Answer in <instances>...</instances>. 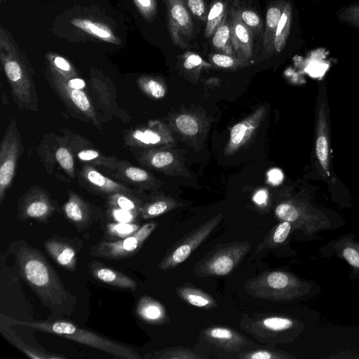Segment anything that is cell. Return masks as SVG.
I'll return each mask as SVG.
<instances>
[{"label":"cell","instance_id":"50","mask_svg":"<svg viewBox=\"0 0 359 359\" xmlns=\"http://www.w3.org/2000/svg\"><path fill=\"white\" fill-rule=\"evenodd\" d=\"M51 65L56 69L65 72L74 71V68L67 60L58 55L53 57Z\"/></svg>","mask_w":359,"mask_h":359},{"label":"cell","instance_id":"27","mask_svg":"<svg viewBox=\"0 0 359 359\" xmlns=\"http://www.w3.org/2000/svg\"><path fill=\"white\" fill-rule=\"evenodd\" d=\"M292 20V7L290 1L285 3L279 20L274 39V51L281 52L289 37Z\"/></svg>","mask_w":359,"mask_h":359},{"label":"cell","instance_id":"34","mask_svg":"<svg viewBox=\"0 0 359 359\" xmlns=\"http://www.w3.org/2000/svg\"><path fill=\"white\" fill-rule=\"evenodd\" d=\"M91 84L93 88L97 92L100 101L105 109L111 110L112 108L116 107L121 109L115 102V97H113L115 93H111L105 81L100 76L92 75Z\"/></svg>","mask_w":359,"mask_h":359},{"label":"cell","instance_id":"37","mask_svg":"<svg viewBox=\"0 0 359 359\" xmlns=\"http://www.w3.org/2000/svg\"><path fill=\"white\" fill-rule=\"evenodd\" d=\"M240 359H287L292 358L287 353L273 348H252L238 354Z\"/></svg>","mask_w":359,"mask_h":359},{"label":"cell","instance_id":"8","mask_svg":"<svg viewBox=\"0 0 359 359\" xmlns=\"http://www.w3.org/2000/svg\"><path fill=\"white\" fill-rule=\"evenodd\" d=\"M156 222L141 226L133 234L115 241H102L91 246L90 253L95 257L119 260L135 255L156 228Z\"/></svg>","mask_w":359,"mask_h":359},{"label":"cell","instance_id":"3","mask_svg":"<svg viewBox=\"0 0 359 359\" xmlns=\"http://www.w3.org/2000/svg\"><path fill=\"white\" fill-rule=\"evenodd\" d=\"M0 52L1 65L15 104L22 110L37 111L39 97L34 72L25 57L14 46L2 27Z\"/></svg>","mask_w":359,"mask_h":359},{"label":"cell","instance_id":"19","mask_svg":"<svg viewBox=\"0 0 359 359\" xmlns=\"http://www.w3.org/2000/svg\"><path fill=\"white\" fill-rule=\"evenodd\" d=\"M315 152L324 175L330 176V138L326 103L321 102L316 121Z\"/></svg>","mask_w":359,"mask_h":359},{"label":"cell","instance_id":"16","mask_svg":"<svg viewBox=\"0 0 359 359\" xmlns=\"http://www.w3.org/2000/svg\"><path fill=\"white\" fill-rule=\"evenodd\" d=\"M79 176L82 186L95 194L107 197L114 193L135 194L131 187L104 175L90 164L84 163L81 166Z\"/></svg>","mask_w":359,"mask_h":359},{"label":"cell","instance_id":"49","mask_svg":"<svg viewBox=\"0 0 359 359\" xmlns=\"http://www.w3.org/2000/svg\"><path fill=\"white\" fill-rule=\"evenodd\" d=\"M248 130V127L244 123L236 125L231 130V141L233 144H239Z\"/></svg>","mask_w":359,"mask_h":359},{"label":"cell","instance_id":"17","mask_svg":"<svg viewBox=\"0 0 359 359\" xmlns=\"http://www.w3.org/2000/svg\"><path fill=\"white\" fill-rule=\"evenodd\" d=\"M67 144L80 161L93 166L102 167L106 170L115 169L120 161L114 156L102 154L84 139L74 135L68 137Z\"/></svg>","mask_w":359,"mask_h":359},{"label":"cell","instance_id":"52","mask_svg":"<svg viewBox=\"0 0 359 359\" xmlns=\"http://www.w3.org/2000/svg\"><path fill=\"white\" fill-rule=\"evenodd\" d=\"M268 198L267 191L265 190L258 191L253 196L254 202L258 205H262L266 203Z\"/></svg>","mask_w":359,"mask_h":359},{"label":"cell","instance_id":"9","mask_svg":"<svg viewBox=\"0 0 359 359\" xmlns=\"http://www.w3.org/2000/svg\"><path fill=\"white\" fill-rule=\"evenodd\" d=\"M222 218L219 215L209 219L177 241L159 262L158 269L167 271L184 262L215 230Z\"/></svg>","mask_w":359,"mask_h":359},{"label":"cell","instance_id":"39","mask_svg":"<svg viewBox=\"0 0 359 359\" xmlns=\"http://www.w3.org/2000/svg\"><path fill=\"white\" fill-rule=\"evenodd\" d=\"M137 84L142 91L153 98L160 99L165 94L162 83L154 78L141 76L137 80Z\"/></svg>","mask_w":359,"mask_h":359},{"label":"cell","instance_id":"7","mask_svg":"<svg viewBox=\"0 0 359 359\" xmlns=\"http://www.w3.org/2000/svg\"><path fill=\"white\" fill-rule=\"evenodd\" d=\"M22 151L17 121L12 118L4 131L0 146V204L12 184Z\"/></svg>","mask_w":359,"mask_h":359},{"label":"cell","instance_id":"25","mask_svg":"<svg viewBox=\"0 0 359 359\" xmlns=\"http://www.w3.org/2000/svg\"><path fill=\"white\" fill-rule=\"evenodd\" d=\"M178 297L187 304L204 309H211L217 306L216 300L205 292L190 285L176 288Z\"/></svg>","mask_w":359,"mask_h":359},{"label":"cell","instance_id":"28","mask_svg":"<svg viewBox=\"0 0 359 359\" xmlns=\"http://www.w3.org/2000/svg\"><path fill=\"white\" fill-rule=\"evenodd\" d=\"M228 11V4L224 0H215L208 11L205 27L203 32L207 39L212 37L214 32L222 22Z\"/></svg>","mask_w":359,"mask_h":359},{"label":"cell","instance_id":"1","mask_svg":"<svg viewBox=\"0 0 359 359\" xmlns=\"http://www.w3.org/2000/svg\"><path fill=\"white\" fill-rule=\"evenodd\" d=\"M11 248L20 276L43 304L55 316H72L76 299L42 252L23 240L14 241Z\"/></svg>","mask_w":359,"mask_h":359},{"label":"cell","instance_id":"29","mask_svg":"<svg viewBox=\"0 0 359 359\" xmlns=\"http://www.w3.org/2000/svg\"><path fill=\"white\" fill-rule=\"evenodd\" d=\"M72 23L80 29L102 40L114 43L118 42L109 27L102 23L86 19H74Z\"/></svg>","mask_w":359,"mask_h":359},{"label":"cell","instance_id":"24","mask_svg":"<svg viewBox=\"0 0 359 359\" xmlns=\"http://www.w3.org/2000/svg\"><path fill=\"white\" fill-rule=\"evenodd\" d=\"M285 3L284 0L276 1L267 9L263 32V46L266 52L274 51L275 34Z\"/></svg>","mask_w":359,"mask_h":359},{"label":"cell","instance_id":"2","mask_svg":"<svg viewBox=\"0 0 359 359\" xmlns=\"http://www.w3.org/2000/svg\"><path fill=\"white\" fill-rule=\"evenodd\" d=\"M0 321L8 325L24 327L34 331L57 335L123 359L142 358L130 346L110 339L90 330L61 318L27 320L14 318L3 313Z\"/></svg>","mask_w":359,"mask_h":359},{"label":"cell","instance_id":"23","mask_svg":"<svg viewBox=\"0 0 359 359\" xmlns=\"http://www.w3.org/2000/svg\"><path fill=\"white\" fill-rule=\"evenodd\" d=\"M136 313L140 318L149 324L161 325L169 322L163 305L149 296L144 295L139 299Z\"/></svg>","mask_w":359,"mask_h":359},{"label":"cell","instance_id":"45","mask_svg":"<svg viewBox=\"0 0 359 359\" xmlns=\"http://www.w3.org/2000/svg\"><path fill=\"white\" fill-rule=\"evenodd\" d=\"M186 1L192 16L201 22H205L208 11L205 0H186Z\"/></svg>","mask_w":359,"mask_h":359},{"label":"cell","instance_id":"20","mask_svg":"<svg viewBox=\"0 0 359 359\" xmlns=\"http://www.w3.org/2000/svg\"><path fill=\"white\" fill-rule=\"evenodd\" d=\"M88 271L95 280L108 285L130 290L137 288V285L134 279L97 260H92L88 264Z\"/></svg>","mask_w":359,"mask_h":359},{"label":"cell","instance_id":"21","mask_svg":"<svg viewBox=\"0 0 359 359\" xmlns=\"http://www.w3.org/2000/svg\"><path fill=\"white\" fill-rule=\"evenodd\" d=\"M229 19L234 50L241 58H250L252 55V31L241 20L236 8L230 9Z\"/></svg>","mask_w":359,"mask_h":359},{"label":"cell","instance_id":"43","mask_svg":"<svg viewBox=\"0 0 359 359\" xmlns=\"http://www.w3.org/2000/svg\"><path fill=\"white\" fill-rule=\"evenodd\" d=\"M107 215L112 222H135L137 218L140 217L139 214L137 212L109 207H107Z\"/></svg>","mask_w":359,"mask_h":359},{"label":"cell","instance_id":"40","mask_svg":"<svg viewBox=\"0 0 359 359\" xmlns=\"http://www.w3.org/2000/svg\"><path fill=\"white\" fill-rule=\"evenodd\" d=\"M336 15L340 22L359 29V2L340 8Z\"/></svg>","mask_w":359,"mask_h":359},{"label":"cell","instance_id":"46","mask_svg":"<svg viewBox=\"0 0 359 359\" xmlns=\"http://www.w3.org/2000/svg\"><path fill=\"white\" fill-rule=\"evenodd\" d=\"M211 62L216 66L221 68H231L235 67L239 63L235 57L231 55L224 54L222 53H216L212 54L210 57Z\"/></svg>","mask_w":359,"mask_h":359},{"label":"cell","instance_id":"11","mask_svg":"<svg viewBox=\"0 0 359 359\" xmlns=\"http://www.w3.org/2000/svg\"><path fill=\"white\" fill-rule=\"evenodd\" d=\"M17 210L20 221L46 222L57 210V205L46 189L33 186L20 197Z\"/></svg>","mask_w":359,"mask_h":359},{"label":"cell","instance_id":"30","mask_svg":"<svg viewBox=\"0 0 359 359\" xmlns=\"http://www.w3.org/2000/svg\"><path fill=\"white\" fill-rule=\"evenodd\" d=\"M143 202L135 195L130 193H114L107 197V205L109 208H117L139 214Z\"/></svg>","mask_w":359,"mask_h":359},{"label":"cell","instance_id":"47","mask_svg":"<svg viewBox=\"0 0 359 359\" xmlns=\"http://www.w3.org/2000/svg\"><path fill=\"white\" fill-rule=\"evenodd\" d=\"M182 56V65L187 70H192L206 65L202 57L195 53L186 52Z\"/></svg>","mask_w":359,"mask_h":359},{"label":"cell","instance_id":"12","mask_svg":"<svg viewBox=\"0 0 359 359\" xmlns=\"http://www.w3.org/2000/svg\"><path fill=\"white\" fill-rule=\"evenodd\" d=\"M169 35L174 45L187 48L194 36L192 15L186 0H166Z\"/></svg>","mask_w":359,"mask_h":359},{"label":"cell","instance_id":"32","mask_svg":"<svg viewBox=\"0 0 359 359\" xmlns=\"http://www.w3.org/2000/svg\"><path fill=\"white\" fill-rule=\"evenodd\" d=\"M143 358L152 359H203L205 357L198 355L194 350L187 347H169L156 351Z\"/></svg>","mask_w":359,"mask_h":359},{"label":"cell","instance_id":"22","mask_svg":"<svg viewBox=\"0 0 359 359\" xmlns=\"http://www.w3.org/2000/svg\"><path fill=\"white\" fill-rule=\"evenodd\" d=\"M106 171L113 178L139 189H142L150 180V175L145 170L132 165L126 160L120 159L115 169Z\"/></svg>","mask_w":359,"mask_h":359},{"label":"cell","instance_id":"48","mask_svg":"<svg viewBox=\"0 0 359 359\" xmlns=\"http://www.w3.org/2000/svg\"><path fill=\"white\" fill-rule=\"evenodd\" d=\"M140 11L145 18L150 20L156 15V4L155 0H135Z\"/></svg>","mask_w":359,"mask_h":359},{"label":"cell","instance_id":"42","mask_svg":"<svg viewBox=\"0 0 359 359\" xmlns=\"http://www.w3.org/2000/svg\"><path fill=\"white\" fill-rule=\"evenodd\" d=\"M137 158L138 161L147 160L154 168H162L172 162L173 156L168 151H161L153 152L150 155L147 154L146 157L143 156H137Z\"/></svg>","mask_w":359,"mask_h":359},{"label":"cell","instance_id":"38","mask_svg":"<svg viewBox=\"0 0 359 359\" xmlns=\"http://www.w3.org/2000/svg\"><path fill=\"white\" fill-rule=\"evenodd\" d=\"M172 206V203L163 199L143 203L140 210V217L147 219L158 217L168 211Z\"/></svg>","mask_w":359,"mask_h":359},{"label":"cell","instance_id":"35","mask_svg":"<svg viewBox=\"0 0 359 359\" xmlns=\"http://www.w3.org/2000/svg\"><path fill=\"white\" fill-rule=\"evenodd\" d=\"M337 246L341 256L351 266L353 269L359 272V243L343 239Z\"/></svg>","mask_w":359,"mask_h":359},{"label":"cell","instance_id":"36","mask_svg":"<svg viewBox=\"0 0 359 359\" xmlns=\"http://www.w3.org/2000/svg\"><path fill=\"white\" fill-rule=\"evenodd\" d=\"M57 162L60 167L71 177H76L74 154L69 147L65 144L60 145L55 153Z\"/></svg>","mask_w":359,"mask_h":359},{"label":"cell","instance_id":"15","mask_svg":"<svg viewBox=\"0 0 359 359\" xmlns=\"http://www.w3.org/2000/svg\"><path fill=\"white\" fill-rule=\"evenodd\" d=\"M201 337L209 344L227 352L241 353L255 344L236 330L224 326H209L201 332Z\"/></svg>","mask_w":359,"mask_h":359},{"label":"cell","instance_id":"18","mask_svg":"<svg viewBox=\"0 0 359 359\" xmlns=\"http://www.w3.org/2000/svg\"><path fill=\"white\" fill-rule=\"evenodd\" d=\"M0 334L11 345L32 359H65L63 355L48 351L38 343L25 339L12 326L0 321Z\"/></svg>","mask_w":359,"mask_h":359},{"label":"cell","instance_id":"41","mask_svg":"<svg viewBox=\"0 0 359 359\" xmlns=\"http://www.w3.org/2000/svg\"><path fill=\"white\" fill-rule=\"evenodd\" d=\"M241 20L252 31L253 34L262 32V21L254 11L248 8L236 9Z\"/></svg>","mask_w":359,"mask_h":359},{"label":"cell","instance_id":"14","mask_svg":"<svg viewBox=\"0 0 359 359\" xmlns=\"http://www.w3.org/2000/svg\"><path fill=\"white\" fill-rule=\"evenodd\" d=\"M83 246L81 240L53 235L43 242V247L50 258L60 266L75 271L79 252Z\"/></svg>","mask_w":359,"mask_h":359},{"label":"cell","instance_id":"6","mask_svg":"<svg viewBox=\"0 0 359 359\" xmlns=\"http://www.w3.org/2000/svg\"><path fill=\"white\" fill-rule=\"evenodd\" d=\"M251 249L247 241H234L217 245L194 268L200 278L229 274Z\"/></svg>","mask_w":359,"mask_h":359},{"label":"cell","instance_id":"5","mask_svg":"<svg viewBox=\"0 0 359 359\" xmlns=\"http://www.w3.org/2000/svg\"><path fill=\"white\" fill-rule=\"evenodd\" d=\"M240 327L259 342L273 346L285 343L294 337L297 323L292 318L274 314H244Z\"/></svg>","mask_w":359,"mask_h":359},{"label":"cell","instance_id":"44","mask_svg":"<svg viewBox=\"0 0 359 359\" xmlns=\"http://www.w3.org/2000/svg\"><path fill=\"white\" fill-rule=\"evenodd\" d=\"M176 125L178 129L185 135H194L198 130L196 121L189 115L183 114L177 117Z\"/></svg>","mask_w":359,"mask_h":359},{"label":"cell","instance_id":"13","mask_svg":"<svg viewBox=\"0 0 359 359\" xmlns=\"http://www.w3.org/2000/svg\"><path fill=\"white\" fill-rule=\"evenodd\" d=\"M62 211L65 218L78 231L89 229L102 216V210L99 207L88 202L72 190H68V199L62 205Z\"/></svg>","mask_w":359,"mask_h":359},{"label":"cell","instance_id":"51","mask_svg":"<svg viewBox=\"0 0 359 359\" xmlns=\"http://www.w3.org/2000/svg\"><path fill=\"white\" fill-rule=\"evenodd\" d=\"M270 183L273 185L279 184L283 179V174L280 169L273 168L268 172Z\"/></svg>","mask_w":359,"mask_h":359},{"label":"cell","instance_id":"33","mask_svg":"<svg viewBox=\"0 0 359 359\" xmlns=\"http://www.w3.org/2000/svg\"><path fill=\"white\" fill-rule=\"evenodd\" d=\"M141 226L135 222H109L104 227V241H115L136 232Z\"/></svg>","mask_w":359,"mask_h":359},{"label":"cell","instance_id":"26","mask_svg":"<svg viewBox=\"0 0 359 359\" xmlns=\"http://www.w3.org/2000/svg\"><path fill=\"white\" fill-rule=\"evenodd\" d=\"M211 41L212 46L220 53L231 55H233L234 49L232 43L229 11L212 36Z\"/></svg>","mask_w":359,"mask_h":359},{"label":"cell","instance_id":"4","mask_svg":"<svg viewBox=\"0 0 359 359\" xmlns=\"http://www.w3.org/2000/svg\"><path fill=\"white\" fill-rule=\"evenodd\" d=\"M310 285L285 271H264L249 279L244 290L251 296L271 301H290L307 292Z\"/></svg>","mask_w":359,"mask_h":359},{"label":"cell","instance_id":"31","mask_svg":"<svg viewBox=\"0 0 359 359\" xmlns=\"http://www.w3.org/2000/svg\"><path fill=\"white\" fill-rule=\"evenodd\" d=\"M292 229V224L287 221H282L276 225L266 235L264 240L257 249V252L278 246L283 243L290 235Z\"/></svg>","mask_w":359,"mask_h":359},{"label":"cell","instance_id":"10","mask_svg":"<svg viewBox=\"0 0 359 359\" xmlns=\"http://www.w3.org/2000/svg\"><path fill=\"white\" fill-rule=\"evenodd\" d=\"M275 214L280 220L289 222L293 229L301 230L309 236L330 226L325 215L306 205L290 202L282 203L276 208Z\"/></svg>","mask_w":359,"mask_h":359}]
</instances>
